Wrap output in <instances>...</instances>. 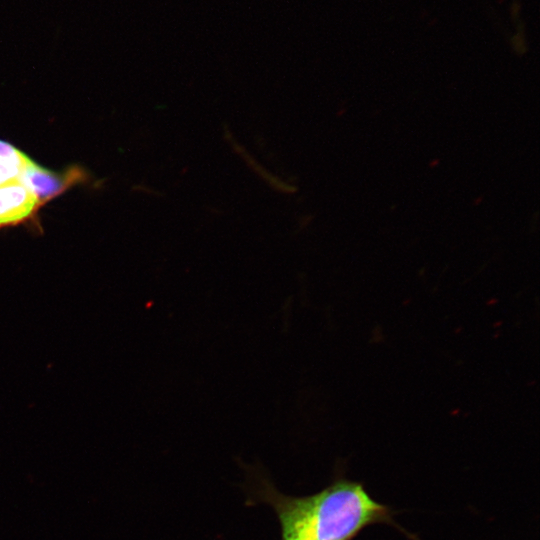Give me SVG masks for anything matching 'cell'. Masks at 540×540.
Instances as JSON below:
<instances>
[{
	"label": "cell",
	"mask_w": 540,
	"mask_h": 540,
	"mask_svg": "<svg viewBox=\"0 0 540 540\" xmlns=\"http://www.w3.org/2000/svg\"><path fill=\"white\" fill-rule=\"evenodd\" d=\"M261 484L257 493L276 512L282 540H352L365 527L390 518L386 506L349 480L339 479L306 497L284 495L267 481Z\"/></svg>",
	"instance_id": "obj_1"
},
{
	"label": "cell",
	"mask_w": 540,
	"mask_h": 540,
	"mask_svg": "<svg viewBox=\"0 0 540 540\" xmlns=\"http://www.w3.org/2000/svg\"><path fill=\"white\" fill-rule=\"evenodd\" d=\"M44 204L21 179L0 185V229L35 218Z\"/></svg>",
	"instance_id": "obj_2"
},
{
	"label": "cell",
	"mask_w": 540,
	"mask_h": 540,
	"mask_svg": "<svg viewBox=\"0 0 540 540\" xmlns=\"http://www.w3.org/2000/svg\"><path fill=\"white\" fill-rule=\"evenodd\" d=\"M32 161L12 144L0 140V185L20 179Z\"/></svg>",
	"instance_id": "obj_4"
},
{
	"label": "cell",
	"mask_w": 540,
	"mask_h": 540,
	"mask_svg": "<svg viewBox=\"0 0 540 540\" xmlns=\"http://www.w3.org/2000/svg\"><path fill=\"white\" fill-rule=\"evenodd\" d=\"M521 5L518 0H514L510 7L511 16L517 20L520 14Z\"/></svg>",
	"instance_id": "obj_6"
},
{
	"label": "cell",
	"mask_w": 540,
	"mask_h": 540,
	"mask_svg": "<svg viewBox=\"0 0 540 540\" xmlns=\"http://www.w3.org/2000/svg\"><path fill=\"white\" fill-rule=\"evenodd\" d=\"M524 24L519 22L518 32L515 34L511 40L512 47L517 53H524L526 50V42L523 33Z\"/></svg>",
	"instance_id": "obj_5"
},
{
	"label": "cell",
	"mask_w": 540,
	"mask_h": 540,
	"mask_svg": "<svg viewBox=\"0 0 540 540\" xmlns=\"http://www.w3.org/2000/svg\"><path fill=\"white\" fill-rule=\"evenodd\" d=\"M20 179L45 204L78 180H82L83 173L76 167L64 173H56L32 161Z\"/></svg>",
	"instance_id": "obj_3"
}]
</instances>
